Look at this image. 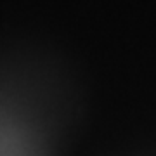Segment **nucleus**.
Here are the masks:
<instances>
[]
</instances>
